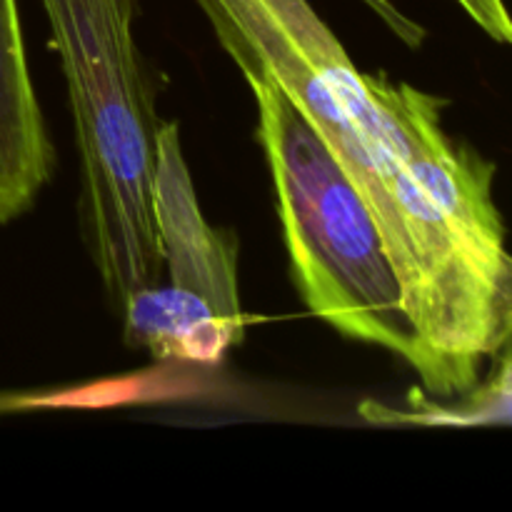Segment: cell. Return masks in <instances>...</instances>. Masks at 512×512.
<instances>
[{
  "label": "cell",
  "instance_id": "obj_1",
  "mask_svg": "<svg viewBox=\"0 0 512 512\" xmlns=\"http://www.w3.org/2000/svg\"><path fill=\"white\" fill-rule=\"evenodd\" d=\"M243 78L278 85L363 193L383 230L403 305L423 345L425 390L455 398L512 340L505 228L448 213L405 165L380 153L350 105L365 78L308 0H195Z\"/></svg>",
  "mask_w": 512,
  "mask_h": 512
},
{
  "label": "cell",
  "instance_id": "obj_2",
  "mask_svg": "<svg viewBox=\"0 0 512 512\" xmlns=\"http://www.w3.org/2000/svg\"><path fill=\"white\" fill-rule=\"evenodd\" d=\"M68 83L80 153V220L105 298L123 315L163 278L153 215L163 120L135 43V0H40Z\"/></svg>",
  "mask_w": 512,
  "mask_h": 512
},
{
  "label": "cell",
  "instance_id": "obj_3",
  "mask_svg": "<svg viewBox=\"0 0 512 512\" xmlns=\"http://www.w3.org/2000/svg\"><path fill=\"white\" fill-rule=\"evenodd\" d=\"M245 83L258 108L255 135L268 160L300 300L340 335L380 345L420 375L423 345L368 200L278 85L260 78Z\"/></svg>",
  "mask_w": 512,
  "mask_h": 512
},
{
  "label": "cell",
  "instance_id": "obj_4",
  "mask_svg": "<svg viewBox=\"0 0 512 512\" xmlns=\"http://www.w3.org/2000/svg\"><path fill=\"white\" fill-rule=\"evenodd\" d=\"M153 215L165 278L125 303V345L155 360L218 363L245 333L238 238L205 220L178 123H160L155 138Z\"/></svg>",
  "mask_w": 512,
  "mask_h": 512
},
{
  "label": "cell",
  "instance_id": "obj_5",
  "mask_svg": "<svg viewBox=\"0 0 512 512\" xmlns=\"http://www.w3.org/2000/svg\"><path fill=\"white\" fill-rule=\"evenodd\" d=\"M55 170V148L25 55L18 0H0V225L33 208Z\"/></svg>",
  "mask_w": 512,
  "mask_h": 512
},
{
  "label": "cell",
  "instance_id": "obj_6",
  "mask_svg": "<svg viewBox=\"0 0 512 512\" xmlns=\"http://www.w3.org/2000/svg\"><path fill=\"white\" fill-rule=\"evenodd\" d=\"M358 415L383 428L470 430L512 425V340L493 358L488 378H480L473 388L455 398L435 400L415 388L408 393L403 408L365 400Z\"/></svg>",
  "mask_w": 512,
  "mask_h": 512
},
{
  "label": "cell",
  "instance_id": "obj_7",
  "mask_svg": "<svg viewBox=\"0 0 512 512\" xmlns=\"http://www.w3.org/2000/svg\"><path fill=\"white\" fill-rule=\"evenodd\" d=\"M495 43L512 48V15L505 0H455Z\"/></svg>",
  "mask_w": 512,
  "mask_h": 512
},
{
  "label": "cell",
  "instance_id": "obj_8",
  "mask_svg": "<svg viewBox=\"0 0 512 512\" xmlns=\"http://www.w3.org/2000/svg\"><path fill=\"white\" fill-rule=\"evenodd\" d=\"M360 3H363L365 8L373 10V13L388 25L390 33H395V38L403 40L408 48L418 50L420 45L425 43V38H428V30H425L418 20L408 18L393 0H360Z\"/></svg>",
  "mask_w": 512,
  "mask_h": 512
}]
</instances>
